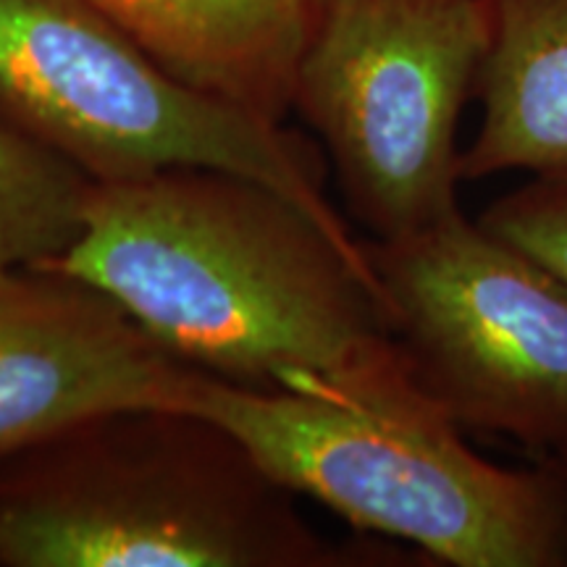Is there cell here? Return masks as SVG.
Returning a JSON list of instances; mask_svg holds the SVG:
<instances>
[{"instance_id": "cell-1", "label": "cell", "mask_w": 567, "mask_h": 567, "mask_svg": "<svg viewBox=\"0 0 567 567\" xmlns=\"http://www.w3.org/2000/svg\"><path fill=\"white\" fill-rule=\"evenodd\" d=\"M59 271L103 289L195 371L250 392L425 396L363 239L252 176L172 166L95 182Z\"/></svg>"}, {"instance_id": "cell-2", "label": "cell", "mask_w": 567, "mask_h": 567, "mask_svg": "<svg viewBox=\"0 0 567 567\" xmlns=\"http://www.w3.org/2000/svg\"><path fill=\"white\" fill-rule=\"evenodd\" d=\"M297 494L197 410L132 408L0 460V567H339ZM389 565V563H386Z\"/></svg>"}, {"instance_id": "cell-3", "label": "cell", "mask_w": 567, "mask_h": 567, "mask_svg": "<svg viewBox=\"0 0 567 567\" xmlns=\"http://www.w3.org/2000/svg\"><path fill=\"white\" fill-rule=\"evenodd\" d=\"M184 410L221 423L281 486L358 530L457 567L567 565V467L488 463L429 396L250 392L200 373Z\"/></svg>"}, {"instance_id": "cell-4", "label": "cell", "mask_w": 567, "mask_h": 567, "mask_svg": "<svg viewBox=\"0 0 567 567\" xmlns=\"http://www.w3.org/2000/svg\"><path fill=\"white\" fill-rule=\"evenodd\" d=\"M0 126L92 182L172 166L252 176L354 237L318 142L179 80L97 0H0Z\"/></svg>"}, {"instance_id": "cell-5", "label": "cell", "mask_w": 567, "mask_h": 567, "mask_svg": "<svg viewBox=\"0 0 567 567\" xmlns=\"http://www.w3.org/2000/svg\"><path fill=\"white\" fill-rule=\"evenodd\" d=\"M486 48V0H321L292 113L323 142L347 210L371 239L460 213L457 126Z\"/></svg>"}, {"instance_id": "cell-6", "label": "cell", "mask_w": 567, "mask_h": 567, "mask_svg": "<svg viewBox=\"0 0 567 567\" xmlns=\"http://www.w3.org/2000/svg\"><path fill=\"white\" fill-rule=\"evenodd\" d=\"M363 245L425 396L460 429L567 467V279L463 210Z\"/></svg>"}, {"instance_id": "cell-7", "label": "cell", "mask_w": 567, "mask_h": 567, "mask_svg": "<svg viewBox=\"0 0 567 567\" xmlns=\"http://www.w3.org/2000/svg\"><path fill=\"white\" fill-rule=\"evenodd\" d=\"M197 379L80 276L51 266L0 276V460L92 415L184 410Z\"/></svg>"}, {"instance_id": "cell-8", "label": "cell", "mask_w": 567, "mask_h": 567, "mask_svg": "<svg viewBox=\"0 0 567 567\" xmlns=\"http://www.w3.org/2000/svg\"><path fill=\"white\" fill-rule=\"evenodd\" d=\"M193 87L287 122L321 0H97Z\"/></svg>"}, {"instance_id": "cell-9", "label": "cell", "mask_w": 567, "mask_h": 567, "mask_svg": "<svg viewBox=\"0 0 567 567\" xmlns=\"http://www.w3.org/2000/svg\"><path fill=\"white\" fill-rule=\"evenodd\" d=\"M486 9L484 122L460 153V179L567 174V0H486Z\"/></svg>"}, {"instance_id": "cell-10", "label": "cell", "mask_w": 567, "mask_h": 567, "mask_svg": "<svg viewBox=\"0 0 567 567\" xmlns=\"http://www.w3.org/2000/svg\"><path fill=\"white\" fill-rule=\"evenodd\" d=\"M87 174L0 126V276L48 266L82 231Z\"/></svg>"}, {"instance_id": "cell-11", "label": "cell", "mask_w": 567, "mask_h": 567, "mask_svg": "<svg viewBox=\"0 0 567 567\" xmlns=\"http://www.w3.org/2000/svg\"><path fill=\"white\" fill-rule=\"evenodd\" d=\"M476 221L567 279V174L534 176L496 197Z\"/></svg>"}]
</instances>
